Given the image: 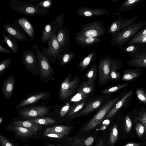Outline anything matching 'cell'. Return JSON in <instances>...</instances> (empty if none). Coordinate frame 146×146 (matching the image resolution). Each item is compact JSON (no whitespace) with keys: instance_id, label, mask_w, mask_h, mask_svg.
<instances>
[{"instance_id":"8","label":"cell","mask_w":146,"mask_h":146,"mask_svg":"<svg viewBox=\"0 0 146 146\" xmlns=\"http://www.w3.org/2000/svg\"><path fill=\"white\" fill-rule=\"evenodd\" d=\"M119 98V97H116L106 103L86 125L82 131L86 132L99 125L105 117L117 102Z\"/></svg>"},{"instance_id":"43","label":"cell","mask_w":146,"mask_h":146,"mask_svg":"<svg viewBox=\"0 0 146 146\" xmlns=\"http://www.w3.org/2000/svg\"><path fill=\"white\" fill-rule=\"evenodd\" d=\"M138 99L141 102L146 103V92L141 88H137L136 91Z\"/></svg>"},{"instance_id":"22","label":"cell","mask_w":146,"mask_h":146,"mask_svg":"<svg viewBox=\"0 0 146 146\" xmlns=\"http://www.w3.org/2000/svg\"><path fill=\"white\" fill-rule=\"evenodd\" d=\"M133 91L131 90L126 93L118 101L107 114L106 118L110 119L123 106L128 99L133 94Z\"/></svg>"},{"instance_id":"18","label":"cell","mask_w":146,"mask_h":146,"mask_svg":"<svg viewBox=\"0 0 146 146\" xmlns=\"http://www.w3.org/2000/svg\"><path fill=\"white\" fill-rule=\"evenodd\" d=\"M15 86V78L14 74L9 76L4 81L2 87V93L6 100L10 99L13 95Z\"/></svg>"},{"instance_id":"5","label":"cell","mask_w":146,"mask_h":146,"mask_svg":"<svg viewBox=\"0 0 146 146\" xmlns=\"http://www.w3.org/2000/svg\"><path fill=\"white\" fill-rule=\"evenodd\" d=\"M51 94L47 90H37L28 94L17 104L16 109L21 110L37 105L40 101L48 100Z\"/></svg>"},{"instance_id":"11","label":"cell","mask_w":146,"mask_h":146,"mask_svg":"<svg viewBox=\"0 0 146 146\" xmlns=\"http://www.w3.org/2000/svg\"><path fill=\"white\" fill-rule=\"evenodd\" d=\"M70 75H68L62 82L58 92L59 100L64 101L69 98L73 94L78 83V78L70 80Z\"/></svg>"},{"instance_id":"2","label":"cell","mask_w":146,"mask_h":146,"mask_svg":"<svg viewBox=\"0 0 146 146\" xmlns=\"http://www.w3.org/2000/svg\"><path fill=\"white\" fill-rule=\"evenodd\" d=\"M8 4L14 11L29 16L44 15L50 11L48 9L38 5L36 3L32 4L18 0H11Z\"/></svg>"},{"instance_id":"40","label":"cell","mask_w":146,"mask_h":146,"mask_svg":"<svg viewBox=\"0 0 146 146\" xmlns=\"http://www.w3.org/2000/svg\"><path fill=\"white\" fill-rule=\"evenodd\" d=\"M139 48V44H132L126 45L123 49V51L124 53L131 54L135 52Z\"/></svg>"},{"instance_id":"25","label":"cell","mask_w":146,"mask_h":146,"mask_svg":"<svg viewBox=\"0 0 146 146\" xmlns=\"http://www.w3.org/2000/svg\"><path fill=\"white\" fill-rule=\"evenodd\" d=\"M12 124L13 125L23 127L35 132L41 127V126L27 119L25 120H15L13 122Z\"/></svg>"},{"instance_id":"49","label":"cell","mask_w":146,"mask_h":146,"mask_svg":"<svg viewBox=\"0 0 146 146\" xmlns=\"http://www.w3.org/2000/svg\"><path fill=\"white\" fill-rule=\"evenodd\" d=\"M146 35V26L139 31L131 39L139 37Z\"/></svg>"},{"instance_id":"56","label":"cell","mask_w":146,"mask_h":146,"mask_svg":"<svg viewBox=\"0 0 146 146\" xmlns=\"http://www.w3.org/2000/svg\"><path fill=\"white\" fill-rule=\"evenodd\" d=\"M49 146H58L54 145H49Z\"/></svg>"},{"instance_id":"26","label":"cell","mask_w":146,"mask_h":146,"mask_svg":"<svg viewBox=\"0 0 146 146\" xmlns=\"http://www.w3.org/2000/svg\"><path fill=\"white\" fill-rule=\"evenodd\" d=\"M70 108V104L68 103H67L62 106L55 104L53 109V115H54L55 118L58 117H63L69 112Z\"/></svg>"},{"instance_id":"27","label":"cell","mask_w":146,"mask_h":146,"mask_svg":"<svg viewBox=\"0 0 146 146\" xmlns=\"http://www.w3.org/2000/svg\"><path fill=\"white\" fill-rule=\"evenodd\" d=\"M71 129V127L63 125H55L48 127L45 132L48 133H55L68 135Z\"/></svg>"},{"instance_id":"39","label":"cell","mask_w":146,"mask_h":146,"mask_svg":"<svg viewBox=\"0 0 146 146\" xmlns=\"http://www.w3.org/2000/svg\"><path fill=\"white\" fill-rule=\"evenodd\" d=\"M85 104L84 101L83 100L75 104L70 109L67 116L70 117L77 112L83 107Z\"/></svg>"},{"instance_id":"34","label":"cell","mask_w":146,"mask_h":146,"mask_svg":"<svg viewBox=\"0 0 146 146\" xmlns=\"http://www.w3.org/2000/svg\"><path fill=\"white\" fill-rule=\"evenodd\" d=\"M75 53L71 50H69L61 56L58 61H60V64L64 66L69 63L74 57Z\"/></svg>"},{"instance_id":"7","label":"cell","mask_w":146,"mask_h":146,"mask_svg":"<svg viewBox=\"0 0 146 146\" xmlns=\"http://www.w3.org/2000/svg\"><path fill=\"white\" fill-rule=\"evenodd\" d=\"M57 33H53L50 38L47 41L48 47H42L40 45L42 53L51 64L54 63L56 60L58 61L62 55V50L56 37Z\"/></svg>"},{"instance_id":"31","label":"cell","mask_w":146,"mask_h":146,"mask_svg":"<svg viewBox=\"0 0 146 146\" xmlns=\"http://www.w3.org/2000/svg\"><path fill=\"white\" fill-rule=\"evenodd\" d=\"M13 127L9 128L13 130L18 135L23 137H30L34 135L35 132L27 128L21 127L13 125Z\"/></svg>"},{"instance_id":"50","label":"cell","mask_w":146,"mask_h":146,"mask_svg":"<svg viewBox=\"0 0 146 146\" xmlns=\"http://www.w3.org/2000/svg\"><path fill=\"white\" fill-rule=\"evenodd\" d=\"M94 138L92 137H90L87 138L84 141L85 146H92L94 142Z\"/></svg>"},{"instance_id":"28","label":"cell","mask_w":146,"mask_h":146,"mask_svg":"<svg viewBox=\"0 0 146 146\" xmlns=\"http://www.w3.org/2000/svg\"><path fill=\"white\" fill-rule=\"evenodd\" d=\"M3 40L4 42L14 54H17L18 52V44L17 41L12 37L3 34Z\"/></svg>"},{"instance_id":"37","label":"cell","mask_w":146,"mask_h":146,"mask_svg":"<svg viewBox=\"0 0 146 146\" xmlns=\"http://www.w3.org/2000/svg\"><path fill=\"white\" fill-rule=\"evenodd\" d=\"M129 86L127 83L119 84L102 90V94H108L114 92L123 88Z\"/></svg>"},{"instance_id":"23","label":"cell","mask_w":146,"mask_h":146,"mask_svg":"<svg viewBox=\"0 0 146 146\" xmlns=\"http://www.w3.org/2000/svg\"><path fill=\"white\" fill-rule=\"evenodd\" d=\"M123 65L121 61L119 59L113 60L110 68V78L114 80H118L121 77L120 73L117 70L121 68Z\"/></svg>"},{"instance_id":"1","label":"cell","mask_w":146,"mask_h":146,"mask_svg":"<svg viewBox=\"0 0 146 146\" xmlns=\"http://www.w3.org/2000/svg\"><path fill=\"white\" fill-rule=\"evenodd\" d=\"M146 26V21L134 22L123 31L111 34V44L121 48L139 31Z\"/></svg>"},{"instance_id":"48","label":"cell","mask_w":146,"mask_h":146,"mask_svg":"<svg viewBox=\"0 0 146 146\" xmlns=\"http://www.w3.org/2000/svg\"><path fill=\"white\" fill-rule=\"evenodd\" d=\"M44 135L48 137L52 138H61L64 137L65 135L61 134L55 133H48L44 131Z\"/></svg>"},{"instance_id":"9","label":"cell","mask_w":146,"mask_h":146,"mask_svg":"<svg viewBox=\"0 0 146 146\" xmlns=\"http://www.w3.org/2000/svg\"><path fill=\"white\" fill-rule=\"evenodd\" d=\"M22 56L20 61L27 70L32 74L40 75L39 66L34 50H27L23 51Z\"/></svg>"},{"instance_id":"41","label":"cell","mask_w":146,"mask_h":146,"mask_svg":"<svg viewBox=\"0 0 146 146\" xmlns=\"http://www.w3.org/2000/svg\"><path fill=\"white\" fill-rule=\"evenodd\" d=\"M11 58L4 59L0 62V75L3 74L7 70L11 62Z\"/></svg>"},{"instance_id":"36","label":"cell","mask_w":146,"mask_h":146,"mask_svg":"<svg viewBox=\"0 0 146 146\" xmlns=\"http://www.w3.org/2000/svg\"><path fill=\"white\" fill-rule=\"evenodd\" d=\"M96 66L93 64L91 66L86 74V77L88 79V83L89 84H93L96 75Z\"/></svg>"},{"instance_id":"12","label":"cell","mask_w":146,"mask_h":146,"mask_svg":"<svg viewBox=\"0 0 146 146\" xmlns=\"http://www.w3.org/2000/svg\"><path fill=\"white\" fill-rule=\"evenodd\" d=\"M113 60L107 54L104 57L101 56L98 65V72L99 81L101 84L106 83L110 78V68Z\"/></svg>"},{"instance_id":"55","label":"cell","mask_w":146,"mask_h":146,"mask_svg":"<svg viewBox=\"0 0 146 146\" xmlns=\"http://www.w3.org/2000/svg\"><path fill=\"white\" fill-rule=\"evenodd\" d=\"M3 121V118L0 117V123L1 124Z\"/></svg>"},{"instance_id":"38","label":"cell","mask_w":146,"mask_h":146,"mask_svg":"<svg viewBox=\"0 0 146 146\" xmlns=\"http://www.w3.org/2000/svg\"><path fill=\"white\" fill-rule=\"evenodd\" d=\"M140 110L137 114V118L143 125L146 134V108Z\"/></svg>"},{"instance_id":"33","label":"cell","mask_w":146,"mask_h":146,"mask_svg":"<svg viewBox=\"0 0 146 146\" xmlns=\"http://www.w3.org/2000/svg\"><path fill=\"white\" fill-rule=\"evenodd\" d=\"M93 90V84L88 82H83L77 90V92L84 98H86Z\"/></svg>"},{"instance_id":"14","label":"cell","mask_w":146,"mask_h":146,"mask_svg":"<svg viewBox=\"0 0 146 146\" xmlns=\"http://www.w3.org/2000/svg\"><path fill=\"white\" fill-rule=\"evenodd\" d=\"M3 31L17 41L29 42L24 30L21 26L15 22L12 24L6 23L3 26Z\"/></svg>"},{"instance_id":"3","label":"cell","mask_w":146,"mask_h":146,"mask_svg":"<svg viewBox=\"0 0 146 146\" xmlns=\"http://www.w3.org/2000/svg\"><path fill=\"white\" fill-rule=\"evenodd\" d=\"M35 54L40 71V79L45 83L53 80L55 72L46 57L40 51L38 46L34 43L31 46Z\"/></svg>"},{"instance_id":"19","label":"cell","mask_w":146,"mask_h":146,"mask_svg":"<svg viewBox=\"0 0 146 146\" xmlns=\"http://www.w3.org/2000/svg\"><path fill=\"white\" fill-rule=\"evenodd\" d=\"M15 22L18 23L22 27L29 37L33 39L35 36V28L31 22L26 18L21 17Z\"/></svg>"},{"instance_id":"4","label":"cell","mask_w":146,"mask_h":146,"mask_svg":"<svg viewBox=\"0 0 146 146\" xmlns=\"http://www.w3.org/2000/svg\"><path fill=\"white\" fill-rule=\"evenodd\" d=\"M53 107L50 105H37L18 110L17 114L25 119H31L53 115L52 110Z\"/></svg>"},{"instance_id":"20","label":"cell","mask_w":146,"mask_h":146,"mask_svg":"<svg viewBox=\"0 0 146 146\" xmlns=\"http://www.w3.org/2000/svg\"><path fill=\"white\" fill-rule=\"evenodd\" d=\"M74 38L77 45L84 47L93 46L100 42L101 40L99 38L83 36H75Z\"/></svg>"},{"instance_id":"54","label":"cell","mask_w":146,"mask_h":146,"mask_svg":"<svg viewBox=\"0 0 146 146\" xmlns=\"http://www.w3.org/2000/svg\"><path fill=\"white\" fill-rule=\"evenodd\" d=\"M27 1L31 2H35L36 3L39 1V0H27Z\"/></svg>"},{"instance_id":"10","label":"cell","mask_w":146,"mask_h":146,"mask_svg":"<svg viewBox=\"0 0 146 146\" xmlns=\"http://www.w3.org/2000/svg\"><path fill=\"white\" fill-rule=\"evenodd\" d=\"M64 16V13L60 15L45 26L41 36V42L42 43L48 40L53 33H57L63 27Z\"/></svg>"},{"instance_id":"45","label":"cell","mask_w":146,"mask_h":146,"mask_svg":"<svg viewBox=\"0 0 146 146\" xmlns=\"http://www.w3.org/2000/svg\"><path fill=\"white\" fill-rule=\"evenodd\" d=\"M136 130L137 134L139 137H141L144 132V127L142 123H138L136 126Z\"/></svg>"},{"instance_id":"51","label":"cell","mask_w":146,"mask_h":146,"mask_svg":"<svg viewBox=\"0 0 146 146\" xmlns=\"http://www.w3.org/2000/svg\"><path fill=\"white\" fill-rule=\"evenodd\" d=\"M95 146H108L106 144L104 140L102 138H99Z\"/></svg>"},{"instance_id":"35","label":"cell","mask_w":146,"mask_h":146,"mask_svg":"<svg viewBox=\"0 0 146 146\" xmlns=\"http://www.w3.org/2000/svg\"><path fill=\"white\" fill-rule=\"evenodd\" d=\"M118 131L117 125L115 124L110 129L109 137V143L110 146H113L117 140Z\"/></svg>"},{"instance_id":"42","label":"cell","mask_w":146,"mask_h":146,"mask_svg":"<svg viewBox=\"0 0 146 146\" xmlns=\"http://www.w3.org/2000/svg\"><path fill=\"white\" fill-rule=\"evenodd\" d=\"M132 44H146V35L136 38L131 39L126 45Z\"/></svg>"},{"instance_id":"30","label":"cell","mask_w":146,"mask_h":146,"mask_svg":"<svg viewBox=\"0 0 146 146\" xmlns=\"http://www.w3.org/2000/svg\"><path fill=\"white\" fill-rule=\"evenodd\" d=\"M27 120L40 126H46L48 125L53 124L56 122L55 119L51 117H44L27 119Z\"/></svg>"},{"instance_id":"32","label":"cell","mask_w":146,"mask_h":146,"mask_svg":"<svg viewBox=\"0 0 146 146\" xmlns=\"http://www.w3.org/2000/svg\"><path fill=\"white\" fill-rule=\"evenodd\" d=\"M96 58L95 50H94L86 56L80 62L78 67L80 69H84L87 67Z\"/></svg>"},{"instance_id":"15","label":"cell","mask_w":146,"mask_h":146,"mask_svg":"<svg viewBox=\"0 0 146 146\" xmlns=\"http://www.w3.org/2000/svg\"><path fill=\"white\" fill-rule=\"evenodd\" d=\"M138 19L137 16L129 19L120 17L111 23L108 29V33L111 34L120 32L134 23Z\"/></svg>"},{"instance_id":"44","label":"cell","mask_w":146,"mask_h":146,"mask_svg":"<svg viewBox=\"0 0 146 146\" xmlns=\"http://www.w3.org/2000/svg\"><path fill=\"white\" fill-rule=\"evenodd\" d=\"M37 4L43 8L48 9L51 7L52 2L51 0H45L39 2L37 3Z\"/></svg>"},{"instance_id":"21","label":"cell","mask_w":146,"mask_h":146,"mask_svg":"<svg viewBox=\"0 0 146 146\" xmlns=\"http://www.w3.org/2000/svg\"><path fill=\"white\" fill-rule=\"evenodd\" d=\"M143 71L141 68L124 70L123 72L122 80L127 82L132 81L141 76Z\"/></svg>"},{"instance_id":"53","label":"cell","mask_w":146,"mask_h":146,"mask_svg":"<svg viewBox=\"0 0 146 146\" xmlns=\"http://www.w3.org/2000/svg\"><path fill=\"white\" fill-rule=\"evenodd\" d=\"M141 143H129L126 144L125 146H141Z\"/></svg>"},{"instance_id":"17","label":"cell","mask_w":146,"mask_h":146,"mask_svg":"<svg viewBox=\"0 0 146 146\" xmlns=\"http://www.w3.org/2000/svg\"><path fill=\"white\" fill-rule=\"evenodd\" d=\"M69 32L67 27H63L56 34L57 38L62 50V55L70 50Z\"/></svg>"},{"instance_id":"16","label":"cell","mask_w":146,"mask_h":146,"mask_svg":"<svg viewBox=\"0 0 146 146\" xmlns=\"http://www.w3.org/2000/svg\"><path fill=\"white\" fill-rule=\"evenodd\" d=\"M76 14L79 16L88 17L104 15H108L110 13L109 10L105 8H91L81 6L77 10Z\"/></svg>"},{"instance_id":"46","label":"cell","mask_w":146,"mask_h":146,"mask_svg":"<svg viewBox=\"0 0 146 146\" xmlns=\"http://www.w3.org/2000/svg\"><path fill=\"white\" fill-rule=\"evenodd\" d=\"M125 130L127 133L129 132L132 126V123L130 118L128 115L126 116L125 119Z\"/></svg>"},{"instance_id":"24","label":"cell","mask_w":146,"mask_h":146,"mask_svg":"<svg viewBox=\"0 0 146 146\" xmlns=\"http://www.w3.org/2000/svg\"><path fill=\"white\" fill-rule=\"evenodd\" d=\"M103 100V99L102 98L92 100L89 102L85 107L77 115L78 116L84 115L90 113L99 107Z\"/></svg>"},{"instance_id":"29","label":"cell","mask_w":146,"mask_h":146,"mask_svg":"<svg viewBox=\"0 0 146 146\" xmlns=\"http://www.w3.org/2000/svg\"><path fill=\"white\" fill-rule=\"evenodd\" d=\"M143 0H127L123 2L119 7L117 12H123L132 9Z\"/></svg>"},{"instance_id":"47","label":"cell","mask_w":146,"mask_h":146,"mask_svg":"<svg viewBox=\"0 0 146 146\" xmlns=\"http://www.w3.org/2000/svg\"><path fill=\"white\" fill-rule=\"evenodd\" d=\"M0 142L1 146H13L8 139L1 134L0 135Z\"/></svg>"},{"instance_id":"13","label":"cell","mask_w":146,"mask_h":146,"mask_svg":"<svg viewBox=\"0 0 146 146\" xmlns=\"http://www.w3.org/2000/svg\"><path fill=\"white\" fill-rule=\"evenodd\" d=\"M139 45L138 49L135 53L130 54L131 58L127 61V64L136 69L146 68V44Z\"/></svg>"},{"instance_id":"52","label":"cell","mask_w":146,"mask_h":146,"mask_svg":"<svg viewBox=\"0 0 146 146\" xmlns=\"http://www.w3.org/2000/svg\"><path fill=\"white\" fill-rule=\"evenodd\" d=\"M0 52L5 54L12 53V52L11 51L3 47L1 44L0 45Z\"/></svg>"},{"instance_id":"6","label":"cell","mask_w":146,"mask_h":146,"mask_svg":"<svg viewBox=\"0 0 146 146\" xmlns=\"http://www.w3.org/2000/svg\"><path fill=\"white\" fill-rule=\"evenodd\" d=\"M103 21H95L89 22L81 27V30L74 35L75 36L98 38L103 35L106 29Z\"/></svg>"}]
</instances>
